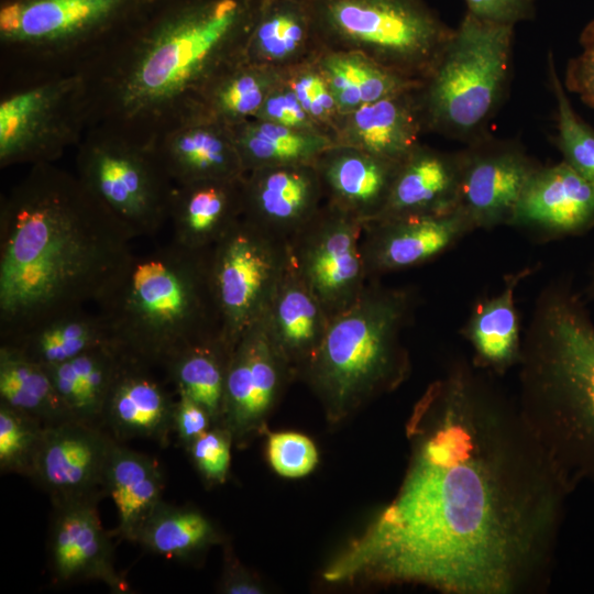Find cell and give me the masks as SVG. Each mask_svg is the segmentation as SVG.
Here are the masks:
<instances>
[{"instance_id": "cell-1", "label": "cell", "mask_w": 594, "mask_h": 594, "mask_svg": "<svg viewBox=\"0 0 594 594\" xmlns=\"http://www.w3.org/2000/svg\"><path fill=\"white\" fill-rule=\"evenodd\" d=\"M495 375L457 359L407 424L395 497L323 569L330 584L447 594L542 587L572 486Z\"/></svg>"}, {"instance_id": "cell-2", "label": "cell", "mask_w": 594, "mask_h": 594, "mask_svg": "<svg viewBox=\"0 0 594 594\" xmlns=\"http://www.w3.org/2000/svg\"><path fill=\"white\" fill-rule=\"evenodd\" d=\"M134 239L76 174L32 165L1 197V341L98 305L135 255Z\"/></svg>"}, {"instance_id": "cell-3", "label": "cell", "mask_w": 594, "mask_h": 594, "mask_svg": "<svg viewBox=\"0 0 594 594\" xmlns=\"http://www.w3.org/2000/svg\"><path fill=\"white\" fill-rule=\"evenodd\" d=\"M264 0H156L82 70L90 127L153 144L244 56ZM89 127V128H90Z\"/></svg>"}, {"instance_id": "cell-4", "label": "cell", "mask_w": 594, "mask_h": 594, "mask_svg": "<svg viewBox=\"0 0 594 594\" xmlns=\"http://www.w3.org/2000/svg\"><path fill=\"white\" fill-rule=\"evenodd\" d=\"M518 406L570 483L594 484V322L570 277L542 287L522 331Z\"/></svg>"}, {"instance_id": "cell-5", "label": "cell", "mask_w": 594, "mask_h": 594, "mask_svg": "<svg viewBox=\"0 0 594 594\" xmlns=\"http://www.w3.org/2000/svg\"><path fill=\"white\" fill-rule=\"evenodd\" d=\"M98 305L120 351L148 367L165 369L186 348L220 338L210 250L170 241L134 255Z\"/></svg>"}, {"instance_id": "cell-6", "label": "cell", "mask_w": 594, "mask_h": 594, "mask_svg": "<svg viewBox=\"0 0 594 594\" xmlns=\"http://www.w3.org/2000/svg\"><path fill=\"white\" fill-rule=\"evenodd\" d=\"M416 301L411 288L387 287L374 278L350 308L331 318L299 377L330 425H339L408 378L411 363L402 333Z\"/></svg>"}, {"instance_id": "cell-7", "label": "cell", "mask_w": 594, "mask_h": 594, "mask_svg": "<svg viewBox=\"0 0 594 594\" xmlns=\"http://www.w3.org/2000/svg\"><path fill=\"white\" fill-rule=\"evenodd\" d=\"M156 0H4V77L80 70Z\"/></svg>"}, {"instance_id": "cell-8", "label": "cell", "mask_w": 594, "mask_h": 594, "mask_svg": "<svg viewBox=\"0 0 594 594\" xmlns=\"http://www.w3.org/2000/svg\"><path fill=\"white\" fill-rule=\"evenodd\" d=\"M514 25L465 12L417 89L425 131L472 143L498 110L509 79Z\"/></svg>"}, {"instance_id": "cell-9", "label": "cell", "mask_w": 594, "mask_h": 594, "mask_svg": "<svg viewBox=\"0 0 594 594\" xmlns=\"http://www.w3.org/2000/svg\"><path fill=\"white\" fill-rule=\"evenodd\" d=\"M308 2L322 48L364 54L421 84L454 32L426 0Z\"/></svg>"}, {"instance_id": "cell-10", "label": "cell", "mask_w": 594, "mask_h": 594, "mask_svg": "<svg viewBox=\"0 0 594 594\" xmlns=\"http://www.w3.org/2000/svg\"><path fill=\"white\" fill-rule=\"evenodd\" d=\"M90 127L82 70L7 76L0 97V167L54 163Z\"/></svg>"}, {"instance_id": "cell-11", "label": "cell", "mask_w": 594, "mask_h": 594, "mask_svg": "<svg viewBox=\"0 0 594 594\" xmlns=\"http://www.w3.org/2000/svg\"><path fill=\"white\" fill-rule=\"evenodd\" d=\"M76 175L135 238L169 221L175 184L152 144L92 125L77 145Z\"/></svg>"}, {"instance_id": "cell-12", "label": "cell", "mask_w": 594, "mask_h": 594, "mask_svg": "<svg viewBox=\"0 0 594 594\" xmlns=\"http://www.w3.org/2000/svg\"><path fill=\"white\" fill-rule=\"evenodd\" d=\"M288 258L287 244L241 218L211 249L220 340L232 352L267 311Z\"/></svg>"}, {"instance_id": "cell-13", "label": "cell", "mask_w": 594, "mask_h": 594, "mask_svg": "<svg viewBox=\"0 0 594 594\" xmlns=\"http://www.w3.org/2000/svg\"><path fill=\"white\" fill-rule=\"evenodd\" d=\"M363 226L324 201L286 243L290 263L330 318L350 308L369 282L361 252Z\"/></svg>"}, {"instance_id": "cell-14", "label": "cell", "mask_w": 594, "mask_h": 594, "mask_svg": "<svg viewBox=\"0 0 594 594\" xmlns=\"http://www.w3.org/2000/svg\"><path fill=\"white\" fill-rule=\"evenodd\" d=\"M292 380L264 315L244 331L228 362L218 425L230 432L233 444L243 448L267 432V419Z\"/></svg>"}, {"instance_id": "cell-15", "label": "cell", "mask_w": 594, "mask_h": 594, "mask_svg": "<svg viewBox=\"0 0 594 594\" xmlns=\"http://www.w3.org/2000/svg\"><path fill=\"white\" fill-rule=\"evenodd\" d=\"M459 208L476 229L509 226L520 196L541 166L519 145L483 136L460 151Z\"/></svg>"}, {"instance_id": "cell-16", "label": "cell", "mask_w": 594, "mask_h": 594, "mask_svg": "<svg viewBox=\"0 0 594 594\" xmlns=\"http://www.w3.org/2000/svg\"><path fill=\"white\" fill-rule=\"evenodd\" d=\"M116 442L105 428L74 419L45 426L29 477L52 504L101 496Z\"/></svg>"}, {"instance_id": "cell-17", "label": "cell", "mask_w": 594, "mask_h": 594, "mask_svg": "<svg viewBox=\"0 0 594 594\" xmlns=\"http://www.w3.org/2000/svg\"><path fill=\"white\" fill-rule=\"evenodd\" d=\"M100 495L53 504L47 562L57 583L99 581L112 592L128 593V581L117 571L113 547L97 510Z\"/></svg>"}, {"instance_id": "cell-18", "label": "cell", "mask_w": 594, "mask_h": 594, "mask_svg": "<svg viewBox=\"0 0 594 594\" xmlns=\"http://www.w3.org/2000/svg\"><path fill=\"white\" fill-rule=\"evenodd\" d=\"M476 230L461 209L364 223L361 252L369 279L435 260Z\"/></svg>"}, {"instance_id": "cell-19", "label": "cell", "mask_w": 594, "mask_h": 594, "mask_svg": "<svg viewBox=\"0 0 594 594\" xmlns=\"http://www.w3.org/2000/svg\"><path fill=\"white\" fill-rule=\"evenodd\" d=\"M509 227L540 241L594 228V186L564 161L540 166L526 185Z\"/></svg>"}, {"instance_id": "cell-20", "label": "cell", "mask_w": 594, "mask_h": 594, "mask_svg": "<svg viewBox=\"0 0 594 594\" xmlns=\"http://www.w3.org/2000/svg\"><path fill=\"white\" fill-rule=\"evenodd\" d=\"M241 193L242 218L286 243L324 202L314 164L246 172Z\"/></svg>"}, {"instance_id": "cell-21", "label": "cell", "mask_w": 594, "mask_h": 594, "mask_svg": "<svg viewBox=\"0 0 594 594\" xmlns=\"http://www.w3.org/2000/svg\"><path fill=\"white\" fill-rule=\"evenodd\" d=\"M175 185L239 180L244 167L231 128L191 113L152 144Z\"/></svg>"}, {"instance_id": "cell-22", "label": "cell", "mask_w": 594, "mask_h": 594, "mask_svg": "<svg viewBox=\"0 0 594 594\" xmlns=\"http://www.w3.org/2000/svg\"><path fill=\"white\" fill-rule=\"evenodd\" d=\"M400 162L334 144L315 162L324 201L363 224L383 211Z\"/></svg>"}, {"instance_id": "cell-23", "label": "cell", "mask_w": 594, "mask_h": 594, "mask_svg": "<svg viewBox=\"0 0 594 594\" xmlns=\"http://www.w3.org/2000/svg\"><path fill=\"white\" fill-rule=\"evenodd\" d=\"M174 405L148 366L127 358L109 393L102 427L118 442L144 438L165 448L174 432Z\"/></svg>"}, {"instance_id": "cell-24", "label": "cell", "mask_w": 594, "mask_h": 594, "mask_svg": "<svg viewBox=\"0 0 594 594\" xmlns=\"http://www.w3.org/2000/svg\"><path fill=\"white\" fill-rule=\"evenodd\" d=\"M460 174V152H442L420 143L399 163L387 202L375 220L457 210Z\"/></svg>"}, {"instance_id": "cell-25", "label": "cell", "mask_w": 594, "mask_h": 594, "mask_svg": "<svg viewBox=\"0 0 594 594\" xmlns=\"http://www.w3.org/2000/svg\"><path fill=\"white\" fill-rule=\"evenodd\" d=\"M418 88L342 114L334 134L336 144L402 162L420 144V134L425 132Z\"/></svg>"}, {"instance_id": "cell-26", "label": "cell", "mask_w": 594, "mask_h": 594, "mask_svg": "<svg viewBox=\"0 0 594 594\" xmlns=\"http://www.w3.org/2000/svg\"><path fill=\"white\" fill-rule=\"evenodd\" d=\"M265 318L271 337L294 378H299L320 345L331 318L289 257Z\"/></svg>"}, {"instance_id": "cell-27", "label": "cell", "mask_w": 594, "mask_h": 594, "mask_svg": "<svg viewBox=\"0 0 594 594\" xmlns=\"http://www.w3.org/2000/svg\"><path fill=\"white\" fill-rule=\"evenodd\" d=\"M535 271L526 266L504 277L501 293L475 302L460 330L470 343L474 366L495 376L518 366L521 358L522 331L515 304L518 285Z\"/></svg>"}, {"instance_id": "cell-28", "label": "cell", "mask_w": 594, "mask_h": 594, "mask_svg": "<svg viewBox=\"0 0 594 594\" xmlns=\"http://www.w3.org/2000/svg\"><path fill=\"white\" fill-rule=\"evenodd\" d=\"M322 50L308 0H264L244 58L284 73L315 61Z\"/></svg>"}, {"instance_id": "cell-29", "label": "cell", "mask_w": 594, "mask_h": 594, "mask_svg": "<svg viewBox=\"0 0 594 594\" xmlns=\"http://www.w3.org/2000/svg\"><path fill=\"white\" fill-rule=\"evenodd\" d=\"M242 178L175 185L172 241L190 250H210L242 218Z\"/></svg>"}, {"instance_id": "cell-30", "label": "cell", "mask_w": 594, "mask_h": 594, "mask_svg": "<svg viewBox=\"0 0 594 594\" xmlns=\"http://www.w3.org/2000/svg\"><path fill=\"white\" fill-rule=\"evenodd\" d=\"M125 360L116 344H106L46 367L69 419L102 427L109 393Z\"/></svg>"}, {"instance_id": "cell-31", "label": "cell", "mask_w": 594, "mask_h": 594, "mask_svg": "<svg viewBox=\"0 0 594 594\" xmlns=\"http://www.w3.org/2000/svg\"><path fill=\"white\" fill-rule=\"evenodd\" d=\"M164 476L152 457L116 442L105 476V492L117 508L116 535L134 542L135 537L163 502Z\"/></svg>"}, {"instance_id": "cell-32", "label": "cell", "mask_w": 594, "mask_h": 594, "mask_svg": "<svg viewBox=\"0 0 594 594\" xmlns=\"http://www.w3.org/2000/svg\"><path fill=\"white\" fill-rule=\"evenodd\" d=\"M316 64L324 76L342 114L364 105L420 87L364 54L323 48Z\"/></svg>"}, {"instance_id": "cell-33", "label": "cell", "mask_w": 594, "mask_h": 594, "mask_svg": "<svg viewBox=\"0 0 594 594\" xmlns=\"http://www.w3.org/2000/svg\"><path fill=\"white\" fill-rule=\"evenodd\" d=\"M284 73L243 57L219 72L200 92L194 111L229 128L252 119ZM190 113V114H191Z\"/></svg>"}, {"instance_id": "cell-34", "label": "cell", "mask_w": 594, "mask_h": 594, "mask_svg": "<svg viewBox=\"0 0 594 594\" xmlns=\"http://www.w3.org/2000/svg\"><path fill=\"white\" fill-rule=\"evenodd\" d=\"M1 343L16 348L45 367L68 361L92 348L116 344L105 316L86 309L51 319Z\"/></svg>"}, {"instance_id": "cell-35", "label": "cell", "mask_w": 594, "mask_h": 594, "mask_svg": "<svg viewBox=\"0 0 594 594\" xmlns=\"http://www.w3.org/2000/svg\"><path fill=\"white\" fill-rule=\"evenodd\" d=\"M231 131L245 173L315 164L322 152L336 144L327 134L297 131L256 118L232 127Z\"/></svg>"}, {"instance_id": "cell-36", "label": "cell", "mask_w": 594, "mask_h": 594, "mask_svg": "<svg viewBox=\"0 0 594 594\" xmlns=\"http://www.w3.org/2000/svg\"><path fill=\"white\" fill-rule=\"evenodd\" d=\"M134 542L167 559L190 560L222 542V536L200 510L162 502L145 520Z\"/></svg>"}, {"instance_id": "cell-37", "label": "cell", "mask_w": 594, "mask_h": 594, "mask_svg": "<svg viewBox=\"0 0 594 594\" xmlns=\"http://www.w3.org/2000/svg\"><path fill=\"white\" fill-rule=\"evenodd\" d=\"M0 403L44 426L69 419L45 366L0 345Z\"/></svg>"}, {"instance_id": "cell-38", "label": "cell", "mask_w": 594, "mask_h": 594, "mask_svg": "<svg viewBox=\"0 0 594 594\" xmlns=\"http://www.w3.org/2000/svg\"><path fill=\"white\" fill-rule=\"evenodd\" d=\"M230 354L220 338H212L186 348L165 367L177 393L205 407L213 425L221 417Z\"/></svg>"}, {"instance_id": "cell-39", "label": "cell", "mask_w": 594, "mask_h": 594, "mask_svg": "<svg viewBox=\"0 0 594 594\" xmlns=\"http://www.w3.org/2000/svg\"><path fill=\"white\" fill-rule=\"evenodd\" d=\"M548 69L557 102V145L563 161L594 186V128L573 109L551 53L548 56Z\"/></svg>"}, {"instance_id": "cell-40", "label": "cell", "mask_w": 594, "mask_h": 594, "mask_svg": "<svg viewBox=\"0 0 594 594\" xmlns=\"http://www.w3.org/2000/svg\"><path fill=\"white\" fill-rule=\"evenodd\" d=\"M45 426L0 403V470L28 476Z\"/></svg>"}, {"instance_id": "cell-41", "label": "cell", "mask_w": 594, "mask_h": 594, "mask_svg": "<svg viewBox=\"0 0 594 594\" xmlns=\"http://www.w3.org/2000/svg\"><path fill=\"white\" fill-rule=\"evenodd\" d=\"M284 79L309 117L334 140L342 113L316 59L284 72Z\"/></svg>"}, {"instance_id": "cell-42", "label": "cell", "mask_w": 594, "mask_h": 594, "mask_svg": "<svg viewBox=\"0 0 594 594\" xmlns=\"http://www.w3.org/2000/svg\"><path fill=\"white\" fill-rule=\"evenodd\" d=\"M266 455L272 469L284 477L308 475L318 463L315 443L295 431L267 432Z\"/></svg>"}, {"instance_id": "cell-43", "label": "cell", "mask_w": 594, "mask_h": 594, "mask_svg": "<svg viewBox=\"0 0 594 594\" xmlns=\"http://www.w3.org/2000/svg\"><path fill=\"white\" fill-rule=\"evenodd\" d=\"M232 444L230 432L215 425L185 450L206 483L221 485L229 475Z\"/></svg>"}, {"instance_id": "cell-44", "label": "cell", "mask_w": 594, "mask_h": 594, "mask_svg": "<svg viewBox=\"0 0 594 594\" xmlns=\"http://www.w3.org/2000/svg\"><path fill=\"white\" fill-rule=\"evenodd\" d=\"M254 118L297 131L329 135L304 110L293 89L285 81L284 75L266 95Z\"/></svg>"}, {"instance_id": "cell-45", "label": "cell", "mask_w": 594, "mask_h": 594, "mask_svg": "<svg viewBox=\"0 0 594 594\" xmlns=\"http://www.w3.org/2000/svg\"><path fill=\"white\" fill-rule=\"evenodd\" d=\"M581 51L566 66L564 88L594 109V19L580 35Z\"/></svg>"}, {"instance_id": "cell-46", "label": "cell", "mask_w": 594, "mask_h": 594, "mask_svg": "<svg viewBox=\"0 0 594 594\" xmlns=\"http://www.w3.org/2000/svg\"><path fill=\"white\" fill-rule=\"evenodd\" d=\"M178 394L173 413V430L184 449H187L198 437L213 425L210 414L205 407L185 394Z\"/></svg>"}, {"instance_id": "cell-47", "label": "cell", "mask_w": 594, "mask_h": 594, "mask_svg": "<svg viewBox=\"0 0 594 594\" xmlns=\"http://www.w3.org/2000/svg\"><path fill=\"white\" fill-rule=\"evenodd\" d=\"M466 12L501 24L514 25L534 18L536 0H464Z\"/></svg>"}, {"instance_id": "cell-48", "label": "cell", "mask_w": 594, "mask_h": 594, "mask_svg": "<svg viewBox=\"0 0 594 594\" xmlns=\"http://www.w3.org/2000/svg\"><path fill=\"white\" fill-rule=\"evenodd\" d=\"M219 588L227 594H260L264 592L261 581L233 556H228L226 560Z\"/></svg>"}, {"instance_id": "cell-49", "label": "cell", "mask_w": 594, "mask_h": 594, "mask_svg": "<svg viewBox=\"0 0 594 594\" xmlns=\"http://www.w3.org/2000/svg\"><path fill=\"white\" fill-rule=\"evenodd\" d=\"M585 296L587 300L594 301V264L590 274L588 284L585 288Z\"/></svg>"}]
</instances>
